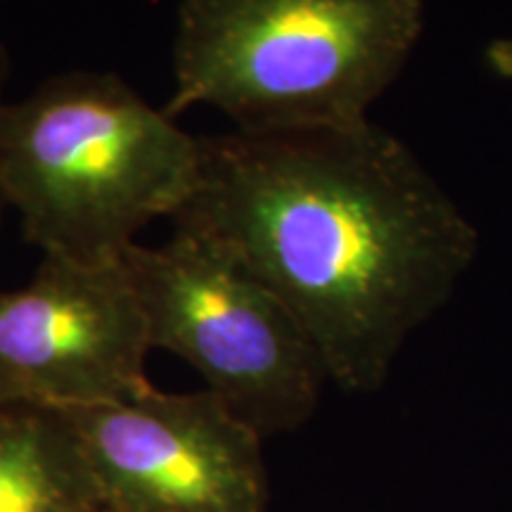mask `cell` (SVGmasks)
Instances as JSON below:
<instances>
[{
    "instance_id": "obj_3",
    "label": "cell",
    "mask_w": 512,
    "mask_h": 512,
    "mask_svg": "<svg viewBox=\"0 0 512 512\" xmlns=\"http://www.w3.org/2000/svg\"><path fill=\"white\" fill-rule=\"evenodd\" d=\"M422 31L425 0H181L164 110L247 133L363 124Z\"/></svg>"
},
{
    "instance_id": "obj_5",
    "label": "cell",
    "mask_w": 512,
    "mask_h": 512,
    "mask_svg": "<svg viewBox=\"0 0 512 512\" xmlns=\"http://www.w3.org/2000/svg\"><path fill=\"white\" fill-rule=\"evenodd\" d=\"M107 512H266L264 439L226 403L147 387L62 411Z\"/></svg>"
},
{
    "instance_id": "obj_7",
    "label": "cell",
    "mask_w": 512,
    "mask_h": 512,
    "mask_svg": "<svg viewBox=\"0 0 512 512\" xmlns=\"http://www.w3.org/2000/svg\"><path fill=\"white\" fill-rule=\"evenodd\" d=\"M0 512H107L62 411L0 403Z\"/></svg>"
},
{
    "instance_id": "obj_8",
    "label": "cell",
    "mask_w": 512,
    "mask_h": 512,
    "mask_svg": "<svg viewBox=\"0 0 512 512\" xmlns=\"http://www.w3.org/2000/svg\"><path fill=\"white\" fill-rule=\"evenodd\" d=\"M8 74H10V60H8V53H5V48L0 46V117H3L5 105H8V100H5V83H8ZM5 209H8V202H5L3 183H0V219H3Z\"/></svg>"
},
{
    "instance_id": "obj_1",
    "label": "cell",
    "mask_w": 512,
    "mask_h": 512,
    "mask_svg": "<svg viewBox=\"0 0 512 512\" xmlns=\"http://www.w3.org/2000/svg\"><path fill=\"white\" fill-rule=\"evenodd\" d=\"M171 221L271 287L349 394L387 382L479 252L475 223L373 121L202 138L195 192Z\"/></svg>"
},
{
    "instance_id": "obj_4",
    "label": "cell",
    "mask_w": 512,
    "mask_h": 512,
    "mask_svg": "<svg viewBox=\"0 0 512 512\" xmlns=\"http://www.w3.org/2000/svg\"><path fill=\"white\" fill-rule=\"evenodd\" d=\"M152 349L183 358L261 439L299 430L330 382L294 313L230 249L190 228L128 249Z\"/></svg>"
},
{
    "instance_id": "obj_6",
    "label": "cell",
    "mask_w": 512,
    "mask_h": 512,
    "mask_svg": "<svg viewBox=\"0 0 512 512\" xmlns=\"http://www.w3.org/2000/svg\"><path fill=\"white\" fill-rule=\"evenodd\" d=\"M152 339L128 271L43 256L29 285L0 292V403L72 411L147 387Z\"/></svg>"
},
{
    "instance_id": "obj_2",
    "label": "cell",
    "mask_w": 512,
    "mask_h": 512,
    "mask_svg": "<svg viewBox=\"0 0 512 512\" xmlns=\"http://www.w3.org/2000/svg\"><path fill=\"white\" fill-rule=\"evenodd\" d=\"M202 138L112 72L72 69L8 102L0 183L43 256L121 264L138 235L195 192Z\"/></svg>"
}]
</instances>
